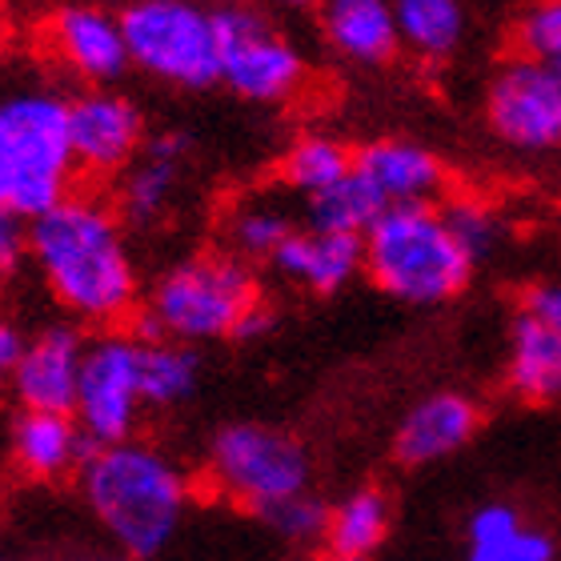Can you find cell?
<instances>
[{"instance_id": "6da1fadb", "label": "cell", "mask_w": 561, "mask_h": 561, "mask_svg": "<svg viewBox=\"0 0 561 561\" xmlns=\"http://www.w3.org/2000/svg\"><path fill=\"white\" fill-rule=\"evenodd\" d=\"M28 257L48 293L89 325H117L137 305L125 225L96 197H65L28 221Z\"/></svg>"}, {"instance_id": "7a4b0ae2", "label": "cell", "mask_w": 561, "mask_h": 561, "mask_svg": "<svg viewBox=\"0 0 561 561\" xmlns=\"http://www.w3.org/2000/svg\"><path fill=\"white\" fill-rule=\"evenodd\" d=\"M81 493L105 534L133 561L157 558L176 538L188 510V478L149 442L96 445L81 461Z\"/></svg>"}, {"instance_id": "3957f363", "label": "cell", "mask_w": 561, "mask_h": 561, "mask_svg": "<svg viewBox=\"0 0 561 561\" xmlns=\"http://www.w3.org/2000/svg\"><path fill=\"white\" fill-rule=\"evenodd\" d=\"M365 277L401 305H445L473 280V261L457 245L442 209L405 205L377 213L362 233Z\"/></svg>"}, {"instance_id": "277c9868", "label": "cell", "mask_w": 561, "mask_h": 561, "mask_svg": "<svg viewBox=\"0 0 561 561\" xmlns=\"http://www.w3.org/2000/svg\"><path fill=\"white\" fill-rule=\"evenodd\" d=\"M253 305H261V285L249 261L233 253H201L157 277L149 313L133 337H169L181 345L237 337Z\"/></svg>"}, {"instance_id": "5b68a950", "label": "cell", "mask_w": 561, "mask_h": 561, "mask_svg": "<svg viewBox=\"0 0 561 561\" xmlns=\"http://www.w3.org/2000/svg\"><path fill=\"white\" fill-rule=\"evenodd\" d=\"M69 101L16 93L0 101V213L36 221L69 197Z\"/></svg>"}, {"instance_id": "8992f818", "label": "cell", "mask_w": 561, "mask_h": 561, "mask_svg": "<svg viewBox=\"0 0 561 561\" xmlns=\"http://www.w3.org/2000/svg\"><path fill=\"white\" fill-rule=\"evenodd\" d=\"M117 21L140 72L188 93L221 84L217 9L205 0H133Z\"/></svg>"}, {"instance_id": "52a82bcc", "label": "cell", "mask_w": 561, "mask_h": 561, "mask_svg": "<svg viewBox=\"0 0 561 561\" xmlns=\"http://www.w3.org/2000/svg\"><path fill=\"white\" fill-rule=\"evenodd\" d=\"M205 469L217 493L237 502L249 514H265L285 497L309 490L313 461L293 433L261 421H233L213 433Z\"/></svg>"}, {"instance_id": "ba28073f", "label": "cell", "mask_w": 561, "mask_h": 561, "mask_svg": "<svg viewBox=\"0 0 561 561\" xmlns=\"http://www.w3.org/2000/svg\"><path fill=\"white\" fill-rule=\"evenodd\" d=\"M221 84L249 105H285L305 89V53L280 33L265 12L241 0L217 9Z\"/></svg>"}, {"instance_id": "9c48e42d", "label": "cell", "mask_w": 561, "mask_h": 561, "mask_svg": "<svg viewBox=\"0 0 561 561\" xmlns=\"http://www.w3.org/2000/svg\"><path fill=\"white\" fill-rule=\"evenodd\" d=\"M140 410V341L133 333H105L84 341L72 417L93 445L129 442Z\"/></svg>"}, {"instance_id": "30bf717a", "label": "cell", "mask_w": 561, "mask_h": 561, "mask_svg": "<svg viewBox=\"0 0 561 561\" xmlns=\"http://www.w3.org/2000/svg\"><path fill=\"white\" fill-rule=\"evenodd\" d=\"M490 133L514 152L561 149V84L546 65L529 57L505 60L485 84Z\"/></svg>"}, {"instance_id": "8fae6325", "label": "cell", "mask_w": 561, "mask_h": 561, "mask_svg": "<svg viewBox=\"0 0 561 561\" xmlns=\"http://www.w3.org/2000/svg\"><path fill=\"white\" fill-rule=\"evenodd\" d=\"M353 176L374 193L381 213L433 205V197H442L445 188V161L421 140L381 137L353 149Z\"/></svg>"}, {"instance_id": "7c38bea8", "label": "cell", "mask_w": 561, "mask_h": 561, "mask_svg": "<svg viewBox=\"0 0 561 561\" xmlns=\"http://www.w3.org/2000/svg\"><path fill=\"white\" fill-rule=\"evenodd\" d=\"M145 145V117L129 96L84 93L69 105V149L77 169L121 173Z\"/></svg>"}, {"instance_id": "4fadbf2b", "label": "cell", "mask_w": 561, "mask_h": 561, "mask_svg": "<svg viewBox=\"0 0 561 561\" xmlns=\"http://www.w3.org/2000/svg\"><path fill=\"white\" fill-rule=\"evenodd\" d=\"M481 430V405L461 389H437L413 401L393 430V457L405 469L437 466L461 454Z\"/></svg>"}, {"instance_id": "5bb4252c", "label": "cell", "mask_w": 561, "mask_h": 561, "mask_svg": "<svg viewBox=\"0 0 561 561\" xmlns=\"http://www.w3.org/2000/svg\"><path fill=\"white\" fill-rule=\"evenodd\" d=\"M84 337L72 325H48L24 345L12 369V393L28 413H72L81 377Z\"/></svg>"}, {"instance_id": "9a60e30c", "label": "cell", "mask_w": 561, "mask_h": 561, "mask_svg": "<svg viewBox=\"0 0 561 561\" xmlns=\"http://www.w3.org/2000/svg\"><path fill=\"white\" fill-rule=\"evenodd\" d=\"M270 261L285 280L309 293H321V297L341 293L357 273H365L362 237L325 233V229H309V225L293 229Z\"/></svg>"}, {"instance_id": "2e32d148", "label": "cell", "mask_w": 561, "mask_h": 561, "mask_svg": "<svg viewBox=\"0 0 561 561\" xmlns=\"http://www.w3.org/2000/svg\"><path fill=\"white\" fill-rule=\"evenodd\" d=\"M53 48H57L60 65L89 84L117 81L121 72L129 69L121 21L108 16L105 9H89V4L65 9L53 21Z\"/></svg>"}, {"instance_id": "e0dca14e", "label": "cell", "mask_w": 561, "mask_h": 561, "mask_svg": "<svg viewBox=\"0 0 561 561\" xmlns=\"http://www.w3.org/2000/svg\"><path fill=\"white\" fill-rule=\"evenodd\" d=\"M321 36L350 65L381 69L401 53L398 21L389 0H325L321 4Z\"/></svg>"}, {"instance_id": "ac0fdd59", "label": "cell", "mask_w": 561, "mask_h": 561, "mask_svg": "<svg viewBox=\"0 0 561 561\" xmlns=\"http://www.w3.org/2000/svg\"><path fill=\"white\" fill-rule=\"evenodd\" d=\"M96 445L89 442L72 413H28L24 410L12 425V457L16 466L36 481H57L93 454Z\"/></svg>"}, {"instance_id": "d6986e66", "label": "cell", "mask_w": 561, "mask_h": 561, "mask_svg": "<svg viewBox=\"0 0 561 561\" xmlns=\"http://www.w3.org/2000/svg\"><path fill=\"white\" fill-rule=\"evenodd\" d=\"M505 386L514 398L529 401V405L561 401V333L526 309L510 325Z\"/></svg>"}, {"instance_id": "ffe728a7", "label": "cell", "mask_w": 561, "mask_h": 561, "mask_svg": "<svg viewBox=\"0 0 561 561\" xmlns=\"http://www.w3.org/2000/svg\"><path fill=\"white\" fill-rule=\"evenodd\" d=\"M466 561H558V541L546 529L529 526L510 502L478 505L466 522Z\"/></svg>"}, {"instance_id": "44dd1931", "label": "cell", "mask_w": 561, "mask_h": 561, "mask_svg": "<svg viewBox=\"0 0 561 561\" xmlns=\"http://www.w3.org/2000/svg\"><path fill=\"white\" fill-rule=\"evenodd\" d=\"M188 140L181 133H161L152 137L137 164L129 169L121 185V217L129 225H157L169 213L181 185V164H185Z\"/></svg>"}, {"instance_id": "7402d4cb", "label": "cell", "mask_w": 561, "mask_h": 561, "mask_svg": "<svg viewBox=\"0 0 561 561\" xmlns=\"http://www.w3.org/2000/svg\"><path fill=\"white\" fill-rule=\"evenodd\" d=\"M393 526V502L381 485H362L345 493L337 505H329L325 546L333 558H362L369 561L389 538Z\"/></svg>"}, {"instance_id": "603a6c76", "label": "cell", "mask_w": 561, "mask_h": 561, "mask_svg": "<svg viewBox=\"0 0 561 561\" xmlns=\"http://www.w3.org/2000/svg\"><path fill=\"white\" fill-rule=\"evenodd\" d=\"M401 48L421 60H445L466 45L469 12L461 0H389Z\"/></svg>"}, {"instance_id": "cb8c5ba5", "label": "cell", "mask_w": 561, "mask_h": 561, "mask_svg": "<svg viewBox=\"0 0 561 561\" xmlns=\"http://www.w3.org/2000/svg\"><path fill=\"white\" fill-rule=\"evenodd\" d=\"M140 341V337H137ZM201 386V357L193 345L157 337L140 341V401L152 410L185 405Z\"/></svg>"}, {"instance_id": "d4e9b609", "label": "cell", "mask_w": 561, "mask_h": 561, "mask_svg": "<svg viewBox=\"0 0 561 561\" xmlns=\"http://www.w3.org/2000/svg\"><path fill=\"white\" fill-rule=\"evenodd\" d=\"M353 173V149H345L337 137L329 133H305L285 149L277 164V176L285 181V188L313 197L321 188L337 185Z\"/></svg>"}, {"instance_id": "484cf974", "label": "cell", "mask_w": 561, "mask_h": 561, "mask_svg": "<svg viewBox=\"0 0 561 561\" xmlns=\"http://www.w3.org/2000/svg\"><path fill=\"white\" fill-rule=\"evenodd\" d=\"M377 213H381V205L353 173L345 181H337V185L305 197V221H309V229H325V233L362 237L377 221Z\"/></svg>"}, {"instance_id": "4316f807", "label": "cell", "mask_w": 561, "mask_h": 561, "mask_svg": "<svg viewBox=\"0 0 561 561\" xmlns=\"http://www.w3.org/2000/svg\"><path fill=\"white\" fill-rule=\"evenodd\" d=\"M229 253L241 261H270L280 249V241L293 233L289 209H280L273 201H245L229 213Z\"/></svg>"}, {"instance_id": "83f0119b", "label": "cell", "mask_w": 561, "mask_h": 561, "mask_svg": "<svg viewBox=\"0 0 561 561\" xmlns=\"http://www.w3.org/2000/svg\"><path fill=\"white\" fill-rule=\"evenodd\" d=\"M442 217L449 225V233L473 265H481L485 257H493V249L502 245V217L478 197H454L442 205Z\"/></svg>"}, {"instance_id": "f1b7e54d", "label": "cell", "mask_w": 561, "mask_h": 561, "mask_svg": "<svg viewBox=\"0 0 561 561\" xmlns=\"http://www.w3.org/2000/svg\"><path fill=\"white\" fill-rule=\"evenodd\" d=\"M517 57H529L553 69L561 65V0H534L514 24Z\"/></svg>"}, {"instance_id": "f546056e", "label": "cell", "mask_w": 561, "mask_h": 561, "mask_svg": "<svg viewBox=\"0 0 561 561\" xmlns=\"http://www.w3.org/2000/svg\"><path fill=\"white\" fill-rule=\"evenodd\" d=\"M261 522H265L273 534H280L285 541H297V546H305V541L325 538L329 505L305 490V493H297V497H285V502H277L273 510H265V514H261Z\"/></svg>"}, {"instance_id": "4dcf8cb0", "label": "cell", "mask_w": 561, "mask_h": 561, "mask_svg": "<svg viewBox=\"0 0 561 561\" xmlns=\"http://www.w3.org/2000/svg\"><path fill=\"white\" fill-rule=\"evenodd\" d=\"M28 257V221L0 213V277H12Z\"/></svg>"}, {"instance_id": "1f68e13d", "label": "cell", "mask_w": 561, "mask_h": 561, "mask_svg": "<svg viewBox=\"0 0 561 561\" xmlns=\"http://www.w3.org/2000/svg\"><path fill=\"white\" fill-rule=\"evenodd\" d=\"M526 313H534L538 321H546V325L561 333V285H538V289H529Z\"/></svg>"}, {"instance_id": "d6a6232c", "label": "cell", "mask_w": 561, "mask_h": 561, "mask_svg": "<svg viewBox=\"0 0 561 561\" xmlns=\"http://www.w3.org/2000/svg\"><path fill=\"white\" fill-rule=\"evenodd\" d=\"M24 333L16 325H9V321H0V377H12V369L21 365L24 357Z\"/></svg>"}, {"instance_id": "836d02e7", "label": "cell", "mask_w": 561, "mask_h": 561, "mask_svg": "<svg viewBox=\"0 0 561 561\" xmlns=\"http://www.w3.org/2000/svg\"><path fill=\"white\" fill-rule=\"evenodd\" d=\"M273 325H277V317H273L270 305L261 301V305H253V309H249V317L241 321V329H237L233 341H257V337H265Z\"/></svg>"}, {"instance_id": "e575fe53", "label": "cell", "mask_w": 561, "mask_h": 561, "mask_svg": "<svg viewBox=\"0 0 561 561\" xmlns=\"http://www.w3.org/2000/svg\"><path fill=\"white\" fill-rule=\"evenodd\" d=\"M265 4H277V9H305V4H313V0H265Z\"/></svg>"}, {"instance_id": "d590c367", "label": "cell", "mask_w": 561, "mask_h": 561, "mask_svg": "<svg viewBox=\"0 0 561 561\" xmlns=\"http://www.w3.org/2000/svg\"><path fill=\"white\" fill-rule=\"evenodd\" d=\"M84 561H133L129 553H96V558H84Z\"/></svg>"}, {"instance_id": "8d00e7d4", "label": "cell", "mask_w": 561, "mask_h": 561, "mask_svg": "<svg viewBox=\"0 0 561 561\" xmlns=\"http://www.w3.org/2000/svg\"><path fill=\"white\" fill-rule=\"evenodd\" d=\"M321 561H362V558H333V553H329V558H321Z\"/></svg>"}, {"instance_id": "74e56055", "label": "cell", "mask_w": 561, "mask_h": 561, "mask_svg": "<svg viewBox=\"0 0 561 561\" xmlns=\"http://www.w3.org/2000/svg\"><path fill=\"white\" fill-rule=\"evenodd\" d=\"M550 72H553V77H558V84H561V65H553V69H550Z\"/></svg>"}, {"instance_id": "f35d334b", "label": "cell", "mask_w": 561, "mask_h": 561, "mask_svg": "<svg viewBox=\"0 0 561 561\" xmlns=\"http://www.w3.org/2000/svg\"><path fill=\"white\" fill-rule=\"evenodd\" d=\"M221 4H233V0H217V9H221Z\"/></svg>"}]
</instances>
